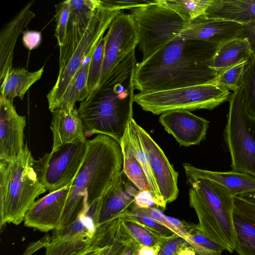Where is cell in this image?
Instances as JSON below:
<instances>
[{"label": "cell", "mask_w": 255, "mask_h": 255, "mask_svg": "<svg viewBox=\"0 0 255 255\" xmlns=\"http://www.w3.org/2000/svg\"><path fill=\"white\" fill-rule=\"evenodd\" d=\"M218 45L177 37L136 64L135 89L140 93L211 84L218 72L209 64Z\"/></svg>", "instance_id": "cell-1"}, {"label": "cell", "mask_w": 255, "mask_h": 255, "mask_svg": "<svg viewBox=\"0 0 255 255\" xmlns=\"http://www.w3.org/2000/svg\"><path fill=\"white\" fill-rule=\"evenodd\" d=\"M136 58L128 55L112 70L105 83L81 102L77 109L86 137L104 134L120 144L133 118Z\"/></svg>", "instance_id": "cell-2"}, {"label": "cell", "mask_w": 255, "mask_h": 255, "mask_svg": "<svg viewBox=\"0 0 255 255\" xmlns=\"http://www.w3.org/2000/svg\"><path fill=\"white\" fill-rule=\"evenodd\" d=\"M123 169V154L117 141L104 134L88 140L85 157L70 185L59 226L52 235L61 232L101 199Z\"/></svg>", "instance_id": "cell-3"}, {"label": "cell", "mask_w": 255, "mask_h": 255, "mask_svg": "<svg viewBox=\"0 0 255 255\" xmlns=\"http://www.w3.org/2000/svg\"><path fill=\"white\" fill-rule=\"evenodd\" d=\"M187 183L190 186L189 205L196 213L199 228L209 239L232 253L234 196L224 186L207 179L187 180Z\"/></svg>", "instance_id": "cell-4"}, {"label": "cell", "mask_w": 255, "mask_h": 255, "mask_svg": "<svg viewBox=\"0 0 255 255\" xmlns=\"http://www.w3.org/2000/svg\"><path fill=\"white\" fill-rule=\"evenodd\" d=\"M26 143L21 156L14 161L0 160V227L20 224L39 195L47 191L34 168L35 162Z\"/></svg>", "instance_id": "cell-5"}, {"label": "cell", "mask_w": 255, "mask_h": 255, "mask_svg": "<svg viewBox=\"0 0 255 255\" xmlns=\"http://www.w3.org/2000/svg\"><path fill=\"white\" fill-rule=\"evenodd\" d=\"M139 40V48L144 61L167 43L181 37L191 24L160 0L130 10Z\"/></svg>", "instance_id": "cell-6"}, {"label": "cell", "mask_w": 255, "mask_h": 255, "mask_svg": "<svg viewBox=\"0 0 255 255\" xmlns=\"http://www.w3.org/2000/svg\"><path fill=\"white\" fill-rule=\"evenodd\" d=\"M224 138L233 171L255 177V117L247 111L242 88L230 95Z\"/></svg>", "instance_id": "cell-7"}, {"label": "cell", "mask_w": 255, "mask_h": 255, "mask_svg": "<svg viewBox=\"0 0 255 255\" xmlns=\"http://www.w3.org/2000/svg\"><path fill=\"white\" fill-rule=\"evenodd\" d=\"M230 92L212 84L134 95V102L153 115L173 110H212L228 101Z\"/></svg>", "instance_id": "cell-8"}, {"label": "cell", "mask_w": 255, "mask_h": 255, "mask_svg": "<svg viewBox=\"0 0 255 255\" xmlns=\"http://www.w3.org/2000/svg\"><path fill=\"white\" fill-rule=\"evenodd\" d=\"M121 11L102 6L92 17L80 42L63 69L58 72L57 80L47 95L51 112L55 110L72 79L90 51L104 36L114 17Z\"/></svg>", "instance_id": "cell-9"}, {"label": "cell", "mask_w": 255, "mask_h": 255, "mask_svg": "<svg viewBox=\"0 0 255 255\" xmlns=\"http://www.w3.org/2000/svg\"><path fill=\"white\" fill-rule=\"evenodd\" d=\"M86 149L87 142L69 143L35 160L34 170L47 190L51 192L71 185L82 163Z\"/></svg>", "instance_id": "cell-10"}, {"label": "cell", "mask_w": 255, "mask_h": 255, "mask_svg": "<svg viewBox=\"0 0 255 255\" xmlns=\"http://www.w3.org/2000/svg\"><path fill=\"white\" fill-rule=\"evenodd\" d=\"M105 36L104 58L98 89L104 84L115 66L135 49L139 43L132 18L130 13L124 10L114 17Z\"/></svg>", "instance_id": "cell-11"}, {"label": "cell", "mask_w": 255, "mask_h": 255, "mask_svg": "<svg viewBox=\"0 0 255 255\" xmlns=\"http://www.w3.org/2000/svg\"><path fill=\"white\" fill-rule=\"evenodd\" d=\"M26 119L19 115L13 101L0 96V160L14 161L22 155Z\"/></svg>", "instance_id": "cell-12"}, {"label": "cell", "mask_w": 255, "mask_h": 255, "mask_svg": "<svg viewBox=\"0 0 255 255\" xmlns=\"http://www.w3.org/2000/svg\"><path fill=\"white\" fill-rule=\"evenodd\" d=\"M136 129L148 152L152 173L159 191L167 203L175 201L178 195V174L165 153L151 136L137 124Z\"/></svg>", "instance_id": "cell-13"}, {"label": "cell", "mask_w": 255, "mask_h": 255, "mask_svg": "<svg viewBox=\"0 0 255 255\" xmlns=\"http://www.w3.org/2000/svg\"><path fill=\"white\" fill-rule=\"evenodd\" d=\"M159 122L180 146L186 147L200 143L210 123L186 110L166 112L160 115Z\"/></svg>", "instance_id": "cell-14"}, {"label": "cell", "mask_w": 255, "mask_h": 255, "mask_svg": "<svg viewBox=\"0 0 255 255\" xmlns=\"http://www.w3.org/2000/svg\"><path fill=\"white\" fill-rule=\"evenodd\" d=\"M70 185L36 200L24 217L25 226L47 233L59 224Z\"/></svg>", "instance_id": "cell-15"}, {"label": "cell", "mask_w": 255, "mask_h": 255, "mask_svg": "<svg viewBox=\"0 0 255 255\" xmlns=\"http://www.w3.org/2000/svg\"><path fill=\"white\" fill-rule=\"evenodd\" d=\"M95 232L78 219L58 234L52 235L45 255H76L94 243Z\"/></svg>", "instance_id": "cell-16"}, {"label": "cell", "mask_w": 255, "mask_h": 255, "mask_svg": "<svg viewBox=\"0 0 255 255\" xmlns=\"http://www.w3.org/2000/svg\"><path fill=\"white\" fill-rule=\"evenodd\" d=\"M243 25L235 22L206 19L200 16L191 21L190 27L182 37L220 45L229 40L240 37Z\"/></svg>", "instance_id": "cell-17"}, {"label": "cell", "mask_w": 255, "mask_h": 255, "mask_svg": "<svg viewBox=\"0 0 255 255\" xmlns=\"http://www.w3.org/2000/svg\"><path fill=\"white\" fill-rule=\"evenodd\" d=\"M123 174L118 177L101 198L99 226L120 217L133 204L139 192L131 182L124 180Z\"/></svg>", "instance_id": "cell-18"}, {"label": "cell", "mask_w": 255, "mask_h": 255, "mask_svg": "<svg viewBox=\"0 0 255 255\" xmlns=\"http://www.w3.org/2000/svg\"><path fill=\"white\" fill-rule=\"evenodd\" d=\"M51 113L50 129L53 134L51 150L69 143L87 142L84 125L77 109H60Z\"/></svg>", "instance_id": "cell-19"}, {"label": "cell", "mask_w": 255, "mask_h": 255, "mask_svg": "<svg viewBox=\"0 0 255 255\" xmlns=\"http://www.w3.org/2000/svg\"><path fill=\"white\" fill-rule=\"evenodd\" d=\"M32 4L33 1L27 3L0 32V81L12 68L14 50L18 37L35 16L30 8Z\"/></svg>", "instance_id": "cell-20"}, {"label": "cell", "mask_w": 255, "mask_h": 255, "mask_svg": "<svg viewBox=\"0 0 255 255\" xmlns=\"http://www.w3.org/2000/svg\"><path fill=\"white\" fill-rule=\"evenodd\" d=\"M136 124L133 118L129 121L120 144L135 156L142 167L147 177L149 192L157 208L163 211L167 204L159 191L152 172L149 157L136 129Z\"/></svg>", "instance_id": "cell-21"}, {"label": "cell", "mask_w": 255, "mask_h": 255, "mask_svg": "<svg viewBox=\"0 0 255 255\" xmlns=\"http://www.w3.org/2000/svg\"><path fill=\"white\" fill-rule=\"evenodd\" d=\"M187 180L207 179L227 189L234 196L255 189V177L235 171L217 172L198 168L188 163L183 164Z\"/></svg>", "instance_id": "cell-22"}, {"label": "cell", "mask_w": 255, "mask_h": 255, "mask_svg": "<svg viewBox=\"0 0 255 255\" xmlns=\"http://www.w3.org/2000/svg\"><path fill=\"white\" fill-rule=\"evenodd\" d=\"M202 16L246 25L255 21V0H212Z\"/></svg>", "instance_id": "cell-23"}, {"label": "cell", "mask_w": 255, "mask_h": 255, "mask_svg": "<svg viewBox=\"0 0 255 255\" xmlns=\"http://www.w3.org/2000/svg\"><path fill=\"white\" fill-rule=\"evenodd\" d=\"M252 52L247 39L240 37L229 40L218 45L209 67L219 72L248 60Z\"/></svg>", "instance_id": "cell-24"}, {"label": "cell", "mask_w": 255, "mask_h": 255, "mask_svg": "<svg viewBox=\"0 0 255 255\" xmlns=\"http://www.w3.org/2000/svg\"><path fill=\"white\" fill-rule=\"evenodd\" d=\"M43 67L29 72L24 68H12L0 81V95L13 101L18 97L22 99L30 87L42 77Z\"/></svg>", "instance_id": "cell-25"}, {"label": "cell", "mask_w": 255, "mask_h": 255, "mask_svg": "<svg viewBox=\"0 0 255 255\" xmlns=\"http://www.w3.org/2000/svg\"><path fill=\"white\" fill-rule=\"evenodd\" d=\"M97 45L90 51L80 69L72 79L58 102L55 110L74 108L76 102H82L86 99V88L90 61Z\"/></svg>", "instance_id": "cell-26"}, {"label": "cell", "mask_w": 255, "mask_h": 255, "mask_svg": "<svg viewBox=\"0 0 255 255\" xmlns=\"http://www.w3.org/2000/svg\"><path fill=\"white\" fill-rule=\"evenodd\" d=\"M233 220L235 250L239 255H255V222L234 210Z\"/></svg>", "instance_id": "cell-27"}, {"label": "cell", "mask_w": 255, "mask_h": 255, "mask_svg": "<svg viewBox=\"0 0 255 255\" xmlns=\"http://www.w3.org/2000/svg\"><path fill=\"white\" fill-rule=\"evenodd\" d=\"M101 7V0H70L69 22L86 29L92 17Z\"/></svg>", "instance_id": "cell-28"}, {"label": "cell", "mask_w": 255, "mask_h": 255, "mask_svg": "<svg viewBox=\"0 0 255 255\" xmlns=\"http://www.w3.org/2000/svg\"><path fill=\"white\" fill-rule=\"evenodd\" d=\"M189 234L188 242L195 252V255H221L225 249L207 238L198 224L187 223Z\"/></svg>", "instance_id": "cell-29"}, {"label": "cell", "mask_w": 255, "mask_h": 255, "mask_svg": "<svg viewBox=\"0 0 255 255\" xmlns=\"http://www.w3.org/2000/svg\"><path fill=\"white\" fill-rule=\"evenodd\" d=\"M248 60H243L219 72L211 84L230 92L237 91L241 88Z\"/></svg>", "instance_id": "cell-30"}, {"label": "cell", "mask_w": 255, "mask_h": 255, "mask_svg": "<svg viewBox=\"0 0 255 255\" xmlns=\"http://www.w3.org/2000/svg\"><path fill=\"white\" fill-rule=\"evenodd\" d=\"M161 3L179 13L191 21L204 15L212 0H160Z\"/></svg>", "instance_id": "cell-31"}, {"label": "cell", "mask_w": 255, "mask_h": 255, "mask_svg": "<svg viewBox=\"0 0 255 255\" xmlns=\"http://www.w3.org/2000/svg\"><path fill=\"white\" fill-rule=\"evenodd\" d=\"M121 147L123 154V173L139 191H149L147 177L142 167L129 150L123 146Z\"/></svg>", "instance_id": "cell-32"}, {"label": "cell", "mask_w": 255, "mask_h": 255, "mask_svg": "<svg viewBox=\"0 0 255 255\" xmlns=\"http://www.w3.org/2000/svg\"><path fill=\"white\" fill-rule=\"evenodd\" d=\"M121 217L122 224L128 234L134 240L142 245L149 247L160 245L165 238L137 222Z\"/></svg>", "instance_id": "cell-33"}, {"label": "cell", "mask_w": 255, "mask_h": 255, "mask_svg": "<svg viewBox=\"0 0 255 255\" xmlns=\"http://www.w3.org/2000/svg\"><path fill=\"white\" fill-rule=\"evenodd\" d=\"M106 41V36H103L92 55L86 88V99L99 88L104 62Z\"/></svg>", "instance_id": "cell-34"}, {"label": "cell", "mask_w": 255, "mask_h": 255, "mask_svg": "<svg viewBox=\"0 0 255 255\" xmlns=\"http://www.w3.org/2000/svg\"><path fill=\"white\" fill-rule=\"evenodd\" d=\"M241 88L247 111L255 117V53L249 56Z\"/></svg>", "instance_id": "cell-35"}, {"label": "cell", "mask_w": 255, "mask_h": 255, "mask_svg": "<svg viewBox=\"0 0 255 255\" xmlns=\"http://www.w3.org/2000/svg\"><path fill=\"white\" fill-rule=\"evenodd\" d=\"M120 217L127 218L137 222L164 238L177 235L170 229L141 211L133 204Z\"/></svg>", "instance_id": "cell-36"}, {"label": "cell", "mask_w": 255, "mask_h": 255, "mask_svg": "<svg viewBox=\"0 0 255 255\" xmlns=\"http://www.w3.org/2000/svg\"><path fill=\"white\" fill-rule=\"evenodd\" d=\"M56 25L54 35L59 47L64 43L70 15V0L62 1L55 6Z\"/></svg>", "instance_id": "cell-37"}, {"label": "cell", "mask_w": 255, "mask_h": 255, "mask_svg": "<svg viewBox=\"0 0 255 255\" xmlns=\"http://www.w3.org/2000/svg\"><path fill=\"white\" fill-rule=\"evenodd\" d=\"M189 245L186 239L178 235L165 238L157 255H177L182 247Z\"/></svg>", "instance_id": "cell-38"}, {"label": "cell", "mask_w": 255, "mask_h": 255, "mask_svg": "<svg viewBox=\"0 0 255 255\" xmlns=\"http://www.w3.org/2000/svg\"><path fill=\"white\" fill-rule=\"evenodd\" d=\"M155 0H101L102 5L113 10L133 9L155 1Z\"/></svg>", "instance_id": "cell-39"}, {"label": "cell", "mask_w": 255, "mask_h": 255, "mask_svg": "<svg viewBox=\"0 0 255 255\" xmlns=\"http://www.w3.org/2000/svg\"><path fill=\"white\" fill-rule=\"evenodd\" d=\"M234 211L255 222V205L234 196Z\"/></svg>", "instance_id": "cell-40"}, {"label": "cell", "mask_w": 255, "mask_h": 255, "mask_svg": "<svg viewBox=\"0 0 255 255\" xmlns=\"http://www.w3.org/2000/svg\"><path fill=\"white\" fill-rule=\"evenodd\" d=\"M115 244L106 245L103 243H94L76 255H109L112 251Z\"/></svg>", "instance_id": "cell-41"}, {"label": "cell", "mask_w": 255, "mask_h": 255, "mask_svg": "<svg viewBox=\"0 0 255 255\" xmlns=\"http://www.w3.org/2000/svg\"><path fill=\"white\" fill-rule=\"evenodd\" d=\"M22 40L24 46L29 50L35 49L41 43V32L32 30L23 31Z\"/></svg>", "instance_id": "cell-42"}, {"label": "cell", "mask_w": 255, "mask_h": 255, "mask_svg": "<svg viewBox=\"0 0 255 255\" xmlns=\"http://www.w3.org/2000/svg\"><path fill=\"white\" fill-rule=\"evenodd\" d=\"M166 220L169 229L177 235L183 237L188 241L189 234L187 229V222L179 220L174 217L166 216Z\"/></svg>", "instance_id": "cell-43"}, {"label": "cell", "mask_w": 255, "mask_h": 255, "mask_svg": "<svg viewBox=\"0 0 255 255\" xmlns=\"http://www.w3.org/2000/svg\"><path fill=\"white\" fill-rule=\"evenodd\" d=\"M133 204L135 206L140 208H157L150 193L148 191H139L135 198Z\"/></svg>", "instance_id": "cell-44"}, {"label": "cell", "mask_w": 255, "mask_h": 255, "mask_svg": "<svg viewBox=\"0 0 255 255\" xmlns=\"http://www.w3.org/2000/svg\"><path fill=\"white\" fill-rule=\"evenodd\" d=\"M241 37L246 38L249 41L252 52L255 53V21L243 25Z\"/></svg>", "instance_id": "cell-45"}, {"label": "cell", "mask_w": 255, "mask_h": 255, "mask_svg": "<svg viewBox=\"0 0 255 255\" xmlns=\"http://www.w3.org/2000/svg\"><path fill=\"white\" fill-rule=\"evenodd\" d=\"M51 239V237L48 234H46L40 240L30 243L22 255H32L39 250L45 248L50 241Z\"/></svg>", "instance_id": "cell-46"}, {"label": "cell", "mask_w": 255, "mask_h": 255, "mask_svg": "<svg viewBox=\"0 0 255 255\" xmlns=\"http://www.w3.org/2000/svg\"><path fill=\"white\" fill-rule=\"evenodd\" d=\"M141 211L147 214L152 218L169 229V226L166 220V215L160 209L155 207L147 208H138Z\"/></svg>", "instance_id": "cell-47"}, {"label": "cell", "mask_w": 255, "mask_h": 255, "mask_svg": "<svg viewBox=\"0 0 255 255\" xmlns=\"http://www.w3.org/2000/svg\"><path fill=\"white\" fill-rule=\"evenodd\" d=\"M160 246L149 247L141 245L137 250L136 255H157Z\"/></svg>", "instance_id": "cell-48"}, {"label": "cell", "mask_w": 255, "mask_h": 255, "mask_svg": "<svg viewBox=\"0 0 255 255\" xmlns=\"http://www.w3.org/2000/svg\"><path fill=\"white\" fill-rule=\"evenodd\" d=\"M236 196H238L246 201L255 205V189L242 193Z\"/></svg>", "instance_id": "cell-49"}, {"label": "cell", "mask_w": 255, "mask_h": 255, "mask_svg": "<svg viewBox=\"0 0 255 255\" xmlns=\"http://www.w3.org/2000/svg\"><path fill=\"white\" fill-rule=\"evenodd\" d=\"M177 255H195V252L192 246L189 245L182 247Z\"/></svg>", "instance_id": "cell-50"}, {"label": "cell", "mask_w": 255, "mask_h": 255, "mask_svg": "<svg viewBox=\"0 0 255 255\" xmlns=\"http://www.w3.org/2000/svg\"></svg>", "instance_id": "cell-51"}]
</instances>
